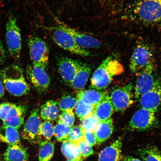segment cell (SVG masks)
Wrapping results in <instances>:
<instances>
[{
  "instance_id": "6da1fadb",
  "label": "cell",
  "mask_w": 161,
  "mask_h": 161,
  "mask_svg": "<svg viewBox=\"0 0 161 161\" xmlns=\"http://www.w3.org/2000/svg\"><path fill=\"white\" fill-rule=\"evenodd\" d=\"M123 17L147 27H161V0H138L125 9Z\"/></svg>"
},
{
  "instance_id": "7a4b0ae2",
  "label": "cell",
  "mask_w": 161,
  "mask_h": 161,
  "mask_svg": "<svg viewBox=\"0 0 161 161\" xmlns=\"http://www.w3.org/2000/svg\"><path fill=\"white\" fill-rule=\"evenodd\" d=\"M124 71L123 66L113 56H109L103 60L91 79L90 88L101 91L110 85L114 76Z\"/></svg>"
},
{
  "instance_id": "3957f363",
  "label": "cell",
  "mask_w": 161,
  "mask_h": 161,
  "mask_svg": "<svg viewBox=\"0 0 161 161\" xmlns=\"http://www.w3.org/2000/svg\"><path fill=\"white\" fill-rule=\"evenodd\" d=\"M0 78L6 89L12 95L21 96L29 91V86L24 76L23 70L16 64L1 70Z\"/></svg>"
},
{
  "instance_id": "277c9868",
  "label": "cell",
  "mask_w": 161,
  "mask_h": 161,
  "mask_svg": "<svg viewBox=\"0 0 161 161\" xmlns=\"http://www.w3.org/2000/svg\"><path fill=\"white\" fill-rule=\"evenodd\" d=\"M46 30L53 41L64 50L81 56L89 55L87 49L80 47L69 33L58 25L46 27Z\"/></svg>"
},
{
  "instance_id": "5b68a950",
  "label": "cell",
  "mask_w": 161,
  "mask_h": 161,
  "mask_svg": "<svg viewBox=\"0 0 161 161\" xmlns=\"http://www.w3.org/2000/svg\"><path fill=\"white\" fill-rule=\"evenodd\" d=\"M25 113L23 106L10 103H0V119L3 125L19 129L25 121Z\"/></svg>"
},
{
  "instance_id": "8992f818",
  "label": "cell",
  "mask_w": 161,
  "mask_h": 161,
  "mask_svg": "<svg viewBox=\"0 0 161 161\" xmlns=\"http://www.w3.org/2000/svg\"><path fill=\"white\" fill-rule=\"evenodd\" d=\"M5 40L10 55L15 59L19 57L22 47L21 31L17 20L13 16L6 24Z\"/></svg>"
},
{
  "instance_id": "52a82bcc",
  "label": "cell",
  "mask_w": 161,
  "mask_h": 161,
  "mask_svg": "<svg viewBox=\"0 0 161 161\" xmlns=\"http://www.w3.org/2000/svg\"><path fill=\"white\" fill-rule=\"evenodd\" d=\"M134 86L132 82L116 88L109 96L114 110L122 112L133 103Z\"/></svg>"
},
{
  "instance_id": "ba28073f",
  "label": "cell",
  "mask_w": 161,
  "mask_h": 161,
  "mask_svg": "<svg viewBox=\"0 0 161 161\" xmlns=\"http://www.w3.org/2000/svg\"><path fill=\"white\" fill-rule=\"evenodd\" d=\"M153 59L152 47L149 44L141 42L136 46L131 57L130 71L134 74L139 73Z\"/></svg>"
},
{
  "instance_id": "9c48e42d",
  "label": "cell",
  "mask_w": 161,
  "mask_h": 161,
  "mask_svg": "<svg viewBox=\"0 0 161 161\" xmlns=\"http://www.w3.org/2000/svg\"><path fill=\"white\" fill-rule=\"evenodd\" d=\"M155 66L152 60L140 72L134 88V97L139 100L141 96L152 89L156 80L154 77Z\"/></svg>"
},
{
  "instance_id": "30bf717a",
  "label": "cell",
  "mask_w": 161,
  "mask_h": 161,
  "mask_svg": "<svg viewBox=\"0 0 161 161\" xmlns=\"http://www.w3.org/2000/svg\"><path fill=\"white\" fill-rule=\"evenodd\" d=\"M30 58L33 64L46 67L49 59V49L47 44L41 38L31 36L28 40Z\"/></svg>"
},
{
  "instance_id": "8fae6325",
  "label": "cell",
  "mask_w": 161,
  "mask_h": 161,
  "mask_svg": "<svg viewBox=\"0 0 161 161\" xmlns=\"http://www.w3.org/2000/svg\"><path fill=\"white\" fill-rule=\"evenodd\" d=\"M45 66L32 64L28 66L27 75L34 88L39 92H44L49 88L50 79Z\"/></svg>"
},
{
  "instance_id": "7c38bea8",
  "label": "cell",
  "mask_w": 161,
  "mask_h": 161,
  "mask_svg": "<svg viewBox=\"0 0 161 161\" xmlns=\"http://www.w3.org/2000/svg\"><path fill=\"white\" fill-rule=\"evenodd\" d=\"M157 119L154 113L141 108L135 113L128 124L132 130H146L156 125Z\"/></svg>"
},
{
  "instance_id": "4fadbf2b",
  "label": "cell",
  "mask_w": 161,
  "mask_h": 161,
  "mask_svg": "<svg viewBox=\"0 0 161 161\" xmlns=\"http://www.w3.org/2000/svg\"><path fill=\"white\" fill-rule=\"evenodd\" d=\"M56 22L57 25L69 33L76 43L84 49H95L99 47L101 45L99 40L93 36L74 29L57 19Z\"/></svg>"
},
{
  "instance_id": "5bb4252c",
  "label": "cell",
  "mask_w": 161,
  "mask_h": 161,
  "mask_svg": "<svg viewBox=\"0 0 161 161\" xmlns=\"http://www.w3.org/2000/svg\"><path fill=\"white\" fill-rule=\"evenodd\" d=\"M141 107L156 113L161 104V82L156 80L152 89L141 96L139 99Z\"/></svg>"
},
{
  "instance_id": "9a60e30c",
  "label": "cell",
  "mask_w": 161,
  "mask_h": 161,
  "mask_svg": "<svg viewBox=\"0 0 161 161\" xmlns=\"http://www.w3.org/2000/svg\"><path fill=\"white\" fill-rule=\"evenodd\" d=\"M41 119L38 108L32 111L29 118L24 125L21 135L23 139L31 143H37V138L40 124Z\"/></svg>"
},
{
  "instance_id": "2e32d148",
  "label": "cell",
  "mask_w": 161,
  "mask_h": 161,
  "mask_svg": "<svg viewBox=\"0 0 161 161\" xmlns=\"http://www.w3.org/2000/svg\"><path fill=\"white\" fill-rule=\"evenodd\" d=\"M79 61L67 57L60 58L58 62V70L64 81L69 85L72 83L77 72Z\"/></svg>"
},
{
  "instance_id": "e0dca14e",
  "label": "cell",
  "mask_w": 161,
  "mask_h": 161,
  "mask_svg": "<svg viewBox=\"0 0 161 161\" xmlns=\"http://www.w3.org/2000/svg\"><path fill=\"white\" fill-rule=\"evenodd\" d=\"M122 138H119L100 152L98 161H124L122 155Z\"/></svg>"
},
{
  "instance_id": "ac0fdd59",
  "label": "cell",
  "mask_w": 161,
  "mask_h": 161,
  "mask_svg": "<svg viewBox=\"0 0 161 161\" xmlns=\"http://www.w3.org/2000/svg\"><path fill=\"white\" fill-rule=\"evenodd\" d=\"M108 94L107 91L89 89L80 90L76 94V98L86 104L96 106L104 99Z\"/></svg>"
},
{
  "instance_id": "d6986e66",
  "label": "cell",
  "mask_w": 161,
  "mask_h": 161,
  "mask_svg": "<svg viewBox=\"0 0 161 161\" xmlns=\"http://www.w3.org/2000/svg\"><path fill=\"white\" fill-rule=\"evenodd\" d=\"M91 71L89 65L79 62L77 72L70 86L78 92L82 90L88 81Z\"/></svg>"
},
{
  "instance_id": "ffe728a7",
  "label": "cell",
  "mask_w": 161,
  "mask_h": 161,
  "mask_svg": "<svg viewBox=\"0 0 161 161\" xmlns=\"http://www.w3.org/2000/svg\"><path fill=\"white\" fill-rule=\"evenodd\" d=\"M60 110L59 103L57 101L48 100L41 107L40 116L46 121H52L59 116Z\"/></svg>"
},
{
  "instance_id": "44dd1931",
  "label": "cell",
  "mask_w": 161,
  "mask_h": 161,
  "mask_svg": "<svg viewBox=\"0 0 161 161\" xmlns=\"http://www.w3.org/2000/svg\"><path fill=\"white\" fill-rule=\"evenodd\" d=\"M114 110L108 94L104 100L95 106L94 114L100 121H102L109 119Z\"/></svg>"
},
{
  "instance_id": "7402d4cb",
  "label": "cell",
  "mask_w": 161,
  "mask_h": 161,
  "mask_svg": "<svg viewBox=\"0 0 161 161\" xmlns=\"http://www.w3.org/2000/svg\"><path fill=\"white\" fill-rule=\"evenodd\" d=\"M114 130L113 120L111 118L100 121L94 131L97 144L102 143L108 140L112 135Z\"/></svg>"
},
{
  "instance_id": "603a6c76",
  "label": "cell",
  "mask_w": 161,
  "mask_h": 161,
  "mask_svg": "<svg viewBox=\"0 0 161 161\" xmlns=\"http://www.w3.org/2000/svg\"><path fill=\"white\" fill-rule=\"evenodd\" d=\"M3 156L6 161H28L29 159L27 150L19 144L9 145Z\"/></svg>"
},
{
  "instance_id": "cb8c5ba5",
  "label": "cell",
  "mask_w": 161,
  "mask_h": 161,
  "mask_svg": "<svg viewBox=\"0 0 161 161\" xmlns=\"http://www.w3.org/2000/svg\"><path fill=\"white\" fill-rule=\"evenodd\" d=\"M20 134L17 129L8 126L3 125L0 127V141L9 145L19 143Z\"/></svg>"
},
{
  "instance_id": "d4e9b609",
  "label": "cell",
  "mask_w": 161,
  "mask_h": 161,
  "mask_svg": "<svg viewBox=\"0 0 161 161\" xmlns=\"http://www.w3.org/2000/svg\"><path fill=\"white\" fill-rule=\"evenodd\" d=\"M62 154L68 160L74 161H82V156L80 153L77 144L66 141L62 142L61 146Z\"/></svg>"
},
{
  "instance_id": "484cf974",
  "label": "cell",
  "mask_w": 161,
  "mask_h": 161,
  "mask_svg": "<svg viewBox=\"0 0 161 161\" xmlns=\"http://www.w3.org/2000/svg\"><path fill=\"white\" fill-rule=\"evenodd\" d=\"M54 135V127L51 122L44 121L41 123L38 131L37 143L49 142Z\"/></svg>"
},
{
  "instance_id": "4316f807",
  "label": "cell",
  "mask_w": 161,
  "mask_h": 161,
  "mask_svg": "<svg viewBox=\"0 0 161 161\" xmlns=\"http://www.w3.org/2000/svg\"><path fill=\"white\" fill-rule=\"evenodd\" d=\"M138 154L144 161H161V153L155 147H148L140 149Z\"/></svg>"
},
{
  "instance_id": "83f0119b",
  "label": "cell",
  "mask_w": 161,
  "mask_h": 161,
  "mask_svg": "<svg viewBox=\"0 0 161 161\" xmlns=\"http://www.w3.org/2000/svg\"><path fill=\"white\" fill-rule=\"evenodd\" d=\"M39 161H50L53 156L55 145L54 143L49 142L39 144Z\"/></svg>"
},
{
  "instance_id": "f1b7e54d",
  "label": "cell",
  "mask_w": 161,
  "mask_h": 161,
  "mask_svg": "<svg viewBox=\"0 0 161 161\" xmlns=\"http://www.w3.org/2000/svg\"><path fill=\"white\" fill-rule=\"evenodd\" d=\"M95 107V106L84 103L77 98L75 108V114L81 121L86 117L94 114Z\"/></svg>"
},
{
  "instance_id": "f546056e",
  "label": "cell",
  "mask_w": 161,
  "mask_h": 161,
  "mask_svg": "<svg viewBox=\"0 0 161 161\" xmlns=\"http://www.w3.org/2000/svg\"><path fill=\"white\" fill-rule=\"evenodd\" d=\"M72 127H69L64 124L57 122L54 126V135L56 139L59 142H64L67 141L71 132Z\"/></svg>"
},
{
  "instance_id": "4dcf8cb0",
  "label": "cell",
  "mask_w": 161,
  "mask_h": 161,
  "mask_svg": "<svg viewBox=\"0 0 161 161\" xmlns=\"http://www.w3.org/2000/svg\"><path fill=\"white\" fill-rule=\"evenodd\" d=\"M77 101L76 97L70 95L64 96L59 103L60 109L62 112H73Z\"/></svg>"
},
{
  "instance_id": "1f68e13d",
  "label": "cell",
  "mask_w": 161,
  "mask_h": 161,
  "mask_svg": "<svg viewBox=\"0 0 161 161\" xmlns=\"http://www.w3.org/2000/svg\"><path fill=\"white\" fill-rule=\"evenodd\" d=\"M80 121L79 126L82 130L92 131H94L100 122L94 114L86 117Z\"/></svg>"
},
{
  "instance_id": "d6a6232c",
  "label": "cell",
  "mask_w": 161,
  "mask_h": 161,
  "mask_svg": "<svg viewBox=\"0 0 161 161\" xmlns=\"http://www.w3.org/2000/svg\"><path fill=\"white\" fill-rule=\"evenodd\" d=\"M84 139L83 130L79 126H73L71 132L67 139V141L77 143L80 141Z\"/></svg>"
},
{
  "instance_id": "836d02e7",
  "label": "cell",
  "mask_w": 161,
  "mask_h": 161,
  "mask_svg": "<svg viewBox=\"0 0 161 161\" xmlns=\"http://www.w3.org/2000/svg\"><path fill=\"white\" fill-rule=\"evenodd\" d=\"M75 122V115L74 112H62L58 117L57 122L69 126H73Z\"/></svg>"
},
{
  "instance_id": "e575fe53",
  "label": "cell",
  "mask_w": 161,
  "mask_h": 161,
  "mask_svg": "<svg viewBox=\"0 0 161 161\" xmlns=\"http://www.w3.org/2000/svg\"><path fill=\"white\" fill-rule=\"evenodd\" d=\"M76 144L79 148L80 154L84 158H87L93 154L94 151L92 147L86 142L84 138Z\"/></svg>"
},
{
  "instance_id": "d590c367",
  "label": "cell",
  "mask_w": 161,
  "mask_h": 161,
  "mask_svg": "<svg viewBox=\"0 0 161 161\" xmlns=\"http://www.w3.org/2000/svg\"><path fill=\"white\" fill-rule=\"evenodd\" d=\"M83 135L84 139L92 147L97 144V141L94 131L83 130Z\"/></svg>"
},
{
  "instance_id": "8d00e7d4",
  "label": "cell",
  "mask_w": 161,
  "mask_h": 161,
  "mask_svg": "<svg viewBox=\"0 0 161 161\" xmlns=\"http://www.w3.org/2000/svg\"><path fill=\"white\" fill-rule=\"evenodd\" d=\"M5 58V52L3 44L0 41V63L3 62Z\"/></svg>"
},
{
  "instance_id": "74e56055",
  "label": "cell",
  "mask_w": 161,
  "mask_h": 161,
  "mask_svg": "<svg viewBox=\"0 0 161 161\" xmlns=\"http://www.w3.org/2000/svg\"><path fill=\"white\" fill-rule=\"evenodd\" d=\"M4 86L3 82L0 80V98L3 97L4 95Z\"/></svg>"
},
{
  "instance_id": "f35d334b",
  "label": "cell",
  "mask_w": 161,
  "mask_h": 161,
  "mask_svg": "<svg viewBox=\"0 0 161 161\" xmlns=\"http://www.w3.org/2000/svg\"><path fill=\"white\" fill-rule=\"evenodd\" d=\"M124 161H142L130 156H127L124 158Z\"/></svg>"
},
{
  "instance_id": "ab89813d",
  "label": "cell",
  "mask_w": 161,
  "mask_h": 161,
  "mask_svg": "<svg viewBox=\"0 0 161 161\" xmlns=\"http://www.w3.org/2000/svg\"><path fill=\"white\" fill-rule=\"evenodd\" d=\"M66 161H72V160H68Z\"/></svg>"
}]
</instances>
